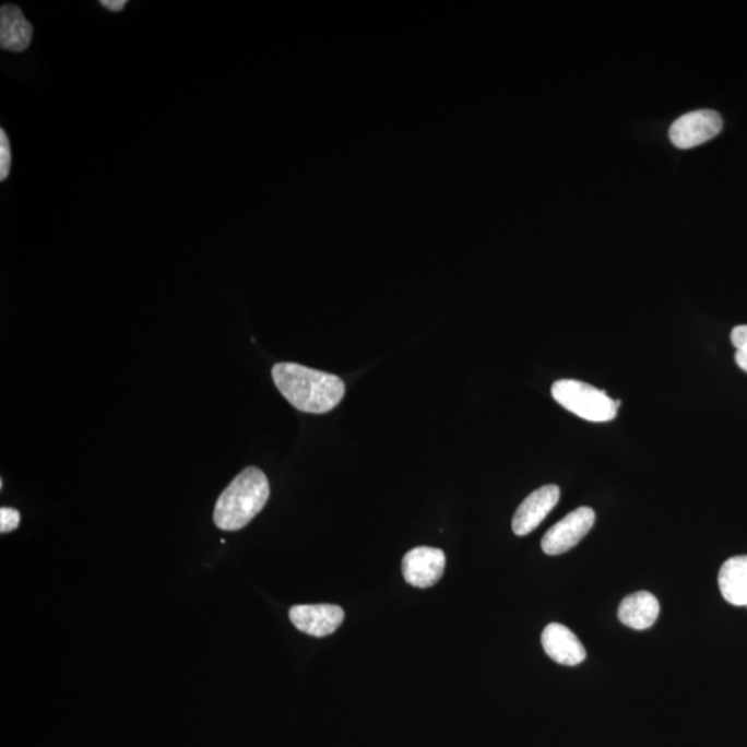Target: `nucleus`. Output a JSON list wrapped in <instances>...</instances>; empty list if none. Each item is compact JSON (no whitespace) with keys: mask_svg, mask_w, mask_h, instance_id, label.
<instances>
[{"mask_svg":"<svg viewBox=\"0 0 747 747\" xmlns=\"http://www.w3.org/2000/svg\"><path fill=\"white\" fill-rule=\"evenodd\" d=\"M20 525V512L13 508H0V532L10 533Z\"/></svg>","mask_w":747,"mask_h":747,"instance_id":"4468645a","label":"nucleus"},{"mask_svg":"<svg viewBox=\"0 0 747 747\" xmlns=\"http://www.w3.org/2000/svg\"><path fill=\"white\" fill-rule=\"evenodd\" d=\"M559 497L560 490L557 485L540 487L532 495H529L513 515V533L517 536H526V534L532 533L558 505Z\"/></svg>","mask_w":747,"mask_h":747,"instance_id":"6e6552de","label":"nucleus"},{"mask_svg":"<svg viewBox=\"0 0 747 747\" xmlns=\"http://www.w3.org/2000/svg\"><path fill=\"white\" fill-rule=\"evenodd\" d=\"M104 9L110 10V12L117 13L127 7V0H102L100 2Z\"/></svg>","mask_w":747,"mask_h":747,"instance_id":"dca6fc26","label":"nucleus"},{"mask_svg":"<svg viewBox=\"0 0 747 747\" xmlns=\"http://www.w3.org/2000/svg\"><path fill=\"white\" fill-rule=\"evenodd\" d=\"M659 612H661V605L655 595L640 591L621 601L617 615L622 625L630 629L647 630L655 625Z\"/></svg>","mask_w":747,"mask_h":747,"instance_id":"9b49d317","label":"nucleus"},{"mask_svg":"<svg viewBox=\"0 0 747 747\" xmlns=\"http://www.w3.org/2000/svg\"><path fill=\"white\" fill-rule=\"evenodd\" d=\"M735 361L736 365H738L742 368V370L747 372V352L736 351Z\"/></svg>","mask_w":747,"mask_h":747,"instance_id":"f3484780","label":"nucleus"},{"mask_svg":"<svg viewBox=\"0 0 747 747\" xmlns=\"http://www.w3.org/2000/svg\"><path fill=\"white\" fill-rule=\"evenodd\" d=\"M10 166H12V147L4 129L0 131V180L8 179L10 174Z\"/></svg>","mask_w":747,"mask_h":747,"instance_id":"ddd939ff","label":"nucleus"},{"mask_svg":"<svg viewBox=\"0 0 747 747\" xmlns=\"http://www.w3.org/2000/svg\"><path fill=\"white\" fill-rule=\"evenodd\" d=\"M446 555L442 549L417 547L404 555L402 570L404 580L418 589L432 588L442 579Z\"/></svg>","mask_w":747,"mask_h":747,"instance_id":"423d86ee","label":"nucleus"},{"mask_svg":"<svg viewBox=\"0 0 747 747\" xmlns=\"http://www.w3.org/2000/svg\"><path fill=\"white\" fill-rule=\"evenodd\" d=\"M723 131V118L713 110L685 114L674 121L668 137L678 149L689 150L709 142Z\"/></svg>","mask_w":747,"mask_h":747,"instance_id":"20e7f679","label":"nucleus"},{"mask_svg":"<svg viewBox=\"0 0 747 747\" xmlns=\"http://www.w3.org/2000/svg\"><path fill=\"white\" fill-rule=\"evenodd\" d=\"M552 393L555 402L585 422H612L620 407V401H614L605 391L576 380L555 382Z\"/></svg>","mask_w":747,"mask_h":747,"instance_id":"7ed1b4c3","label":"nucleus"},{"mask_svg":"<svg viewBox=\"0 0 747 747\" xmlns=\"http://www.w3.org/2000/svg\"><path fill=\"white\" fill-rule=\"evenodd\" d=\"M731 342L736 351L747 352V325H736L731 332Z\"/></svg>","mask_w":747,"mask_h":747,"instance_id":"2eb2a0df","label":"nucleus"},{"mask_svg":"<svg viewBox=\"0 0 747 747\" xmlns=\"http://www.w3.org/2000/svg\"><path fill=\"white\" fill-rule=\"evenodd\" d=\"M272 376L280 393L299 412L329 413L345 394V383L340 377L295 363H278Z\"/></svg>","mask_w":747,"mask_h":747,"instance_id":"f257e3e1","label":"nucleus"},{"mask_svg":"<svg viewBox=\"0 0 747 747\" xmlns=\"http://www.w3.org/2000/svg\"><path fill=\"white\" fill-rule=\"evenodd\" d=\"M544 651L554 662L564 666H578L588 657V652L574 632L559 622H552L542 635Z\"/></svg>","mask_w":747,"mask_h":747,"instance_id":"1a4fd4ad","label":"nucleus"},{"mask_svg":"<svg viewBox=\"0 0 747 747\" xmlns=\"http://www.w3.org/2000/svg\"><path fill=\"white\" fill-rule=\"evenodd\" d=\"M595 512L593 508L580 507L560 519L558 523L544 534L542 540L543 552L547 555L568 553L585 537L594 526Z\"/></svg>","mask_w":747,"mask_h":747,"instance_id":"39448f33","label":"nucleus"},{"mask_svg":"<svg viewBox=\"0 0 747 747\" xmlns=\"http://www.w3.org/2000/svg\"><path fill=\"white\" fill-rule=\"evenodd\" d=\"M269 496L266 475L257 466H249L233 479L216 501L215 525L222 531H240L263 510Z\"/></svg>","mask_w":747,"mask_h":747,"instance_id":"f03ea898","label":"nucleus"},{"mask_svg":"<svg viewBox=\"0 0 747 747\" xmlns=\"http://www.w3.org/2000/svg\"><path fill=\"white\" fill-rule=\"evenodd\" d=\"M34 28L21 9L14 4H4L0 9V46L3 50H27L33 40Z\"/></svg>","mask_w":747,"mask_h":747,"instance_id":"9d476101","label":"nucleus"},{"mask_svg":"<svg viewBox=\"0 0 747 747\" xmlns=\"http://www.w3.org/2000/svg\"><path fill=\"white\" fill-rule=\"evenodd\" d=\"M344 610L336 605H295L289 609V620L299 631L311 637L331 636L344 621Z\"/></svg>","mask_w":747,"mask_h":747,"instance_id":"0eeeda50","label":"nucleus"},{"mask_svg":"<svg viewBox=\"0 0 747 747\" xmlns=\"http://www.w3.org/2000/svg\"><path fill=\"white\" fill-rule=\"evenodd\" d=\"M719 585L730 604L747 606V555L725 560L720 569Z\"/></svg>","mask_w":747,"mask_h":747,"instance_id":"f8f14e48","label":"nucleus"}]
</instances>
